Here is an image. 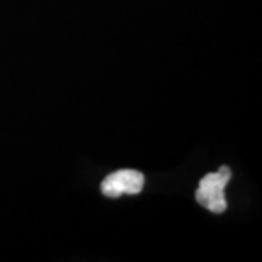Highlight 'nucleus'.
<instances>
[{"label":"nucleus","instance_id":"1","mask_svg":"<svg viewBox=\"0 0 262 262\" xmlns=\"http://www.w3.org/2000/svg\"><path fill=\"white\" fill-rule=\"evenodd\" d=\"M232 179V170L222 167L218 172L206 174L199 182L196 191V201L211 213H223L227 209L225 187Z\"/></svg>","mask_w":262,"mask_h":262},{"label":"nucleus","instance_id":"2","mask_svg":"<svg viewBox=\"0 0 262 262\" xmlns=\"http://www.w3.org/2000/svg\"><path fill=\"white\" fill-rule=\"evenodd\" d=\"M145 186V177L138 170L123 169L109 174L102 181L101 191L107 198H119L123 194H138Z\"/></svg>","mask_w":262,"mask_h":262}]
</instances>
